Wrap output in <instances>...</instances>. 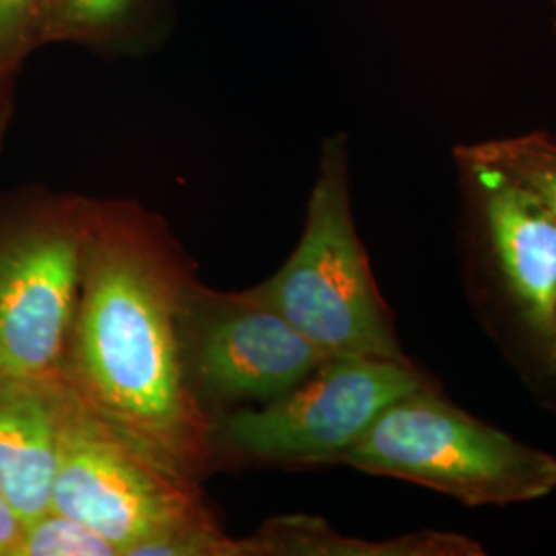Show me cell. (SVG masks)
Instances as JSON below:
<instances>
[{"label":"cell","instance_id":"cell-1","mask_svg":"<svg viewBox=\"0 0 556 556\" xmlns=\"http://www.w3.org/2000/svg\"><path fill=\"white\" fill-rule=\"evenodd\" d=\"M178 299L157 256L118 225L89 227L73 326V388L181 472L200 456L199 413L184 379Z\"/></svg>","mask_w":556,"mask_h":556},{"label":"cell","instance_id":"cell-2","mask_svg":"<svg viewBox=\"0 0 556 556\" xmlns=\"http://www.w3.org/2000/svg\"><path fill=\"white\" fill-rule=\"evenodd\" d=\"M243 299L277 312L328 357L410 361L355 229L344 135L324 144L305 227L291 258Z\"/></svg>","mask_w":556,"mask_h":556},{"label":"cell","instance_id":"cell-3","mask_svg":"<svg viewBox=\"0 0 556 556\" xmlns=\"http://www.w3.org/2000/svg\"><path fill=\"white\" fill-rule=\"evenodd\" d=\"M342 462L470 507L528 503L556 491V456L464 413L435 386L392 402Z\"/></svg>","mask_w":556,"mask_h":556},{"label":"cell","instance_id":"cell-4","mask_svg":"<svg viewBox=\"0 0 556 556\" xmlns=\"http://www.w3.org/2000/svg\"><path fill=\"white\" fill-rule=\"evenodd\" d=\"M50 509L89 526L126 556L202 517L178 470L126 438L73 386L60 388L59 466Z\"/></svg>","mask_w":556,"mask_h":556},{"label":"cell","instance_id":"cell-5","mask_svg":"<svg viewBox=\"0 0 556 556\" xmlns=\"http://www.w3.org/2000/svg\"><path fill=\"white\" fill-rule=\"evenodd\" d=\"M425 386L410 361L330 357L264 408L220 418L213 438L262 459L342 462L392 402Z\"/></svg>","mask_w":556,"mask_h":556},{"label":"cell","instance_id":"cell-6","mask_svg":"<svg viewBox=\"0 0 556 556\" xmlns=\"http://www.w3.org/2000/svg\"><path fill=\"white\" fill-rule=\"evenodd\" d=\"M83 229L38 227L0 248V379H50L73 337Z\"/></svg>","mask_w":556,"mask_h":556},{"label":"cell","instance_id":"cell-7","mask_svg":"<svg viewBox=\"0 0 556 556\" xmlns=\"http://www.w3.org/2000/svg\"><path fill=\"white\" fill-rule=\"evenodd\" d=\"M456 161L495 277L542 363L556 342V217L497 165Z\"/></svg>","mask_w":556,"mask_h":556},{"label":"cell","instance_id":"cell-8","mask_svg":"<svg viewBox=\"0 0 556 556\" xmlns=\"http://www.w3.org/2000/svg\"><path fill=\"white\" fill-rule=\"evenodd\" d=\"M328 358L277 312L241 298L200 324L192 369L211 396L275 400Z\"/></svg>","mask_w":556,"mask_h":556},{"label":"cell","instance_id":"cell-9","mask_svg":"<svg viewBox=\"0 0 556 556\" xmlns=\"http://www.w3.org/2000/svg\"><path fill=\"white\" fill-rule=\"evenodd\" d=\"M50 379H0V495L21 523L52 507L60 390Z\"/></svg>","mask_w":556,"mask_h":556},{"label":"cell","instance_id":"cell-10","mask_svg":"<svg viewBox=\"0 0 556 556\" xmlns=\"http://www.w3.org/2000/svg\"><path fill=\"white\" fill-rule=\"evenodd\" d=\"M151 0H43L38 46L73 41L122 48L137 38Z\"/></svg>","mask_w":556,"mask_h":556},{"label":"cell","instance_id":"cell-11","mask_svg":"<svg viewBox=\"0 0 556 556\" xmlns=\"http://www.w3.org/2000/svg\"><path fill=\"white\" fill-rule=\"evenodd\" d=\"M285 548L301 555H371V556H482L484 546L466 534L422 530L388 542L346 540L326 530L324 523L301 519L282 530Z\"/></svg>","mask_w":556,"mask_h":556},{"label":"cell","instance_id":"cell-12","mask_svg":"<svg viewBox=\"0 0 556 556\" xmlns=\"http://www.w3.org/2000/svg\"><path fill=\"white\" fill-rule=\"evenodd\" d=\"M454 157L493 163L534 190L556 217V139L546 132H528L507 139L462 144Z\"/></svg>","mask_w":556,"mask_h":556},{"label":"cell","instance_id":"cell-13","mask_svg":"<svg viewBox=\"0 0 556 556\" xmlns=\"http://www.w3.org/2000/svg\"><path fill=\"white\" fill-rule=\"evenodd\" d=\"M13 556H118V551L89 526L48 509L23 526Z\"/></svg>","mask_w":556,"mask_h":556},{"label":"cell","instance_id":"cell-14","mask_svg":"<svg viewBox=\"0 0 556 556\" xmlns=\"http://www.w3.org/2000/svg\"><path fill=\"white\" fill-rule=\"evenodd\" d=\"M238 553H241L238 544H231L229 540L220 538L206 523L204 517L174 528L163 536L153 538L132 551V555L137 556H220Z\"/></svg>","mask_w":556,"mask_h":556},{"label":"cell","instance_id":"cell-15","mask_svg":"<svg viewBox=\"0 0 556 556\" xmlns=\"http://www.w3.org/2000/svg\"><path fill=\"white\" fill-rule=\"evenodd\" d=\"M43 0H0V73L38 46Z\"/></svg>","mask_w":556,"mask_h":556},{"label":"cell","instance_id":"cell-16","mask_svg":"<svg viewBox=\"0 0 556 556\" xmlns=\"http://www.w3.org/2000/svg\"><path fill=\"white\" fill-rule=\"evenodd\" d=\"M23 523L13 507L0 495V556L15 555Z\"/></svg>","mask_w":556,"mask_h":556},{"label":"cell","instance_id":"cell-17","mask_svg":"<svg viewBox=\"0 0 556 556\" xmlns=\"http://www.w3.org/2000/svg\"><path fill=\"white\" fill-rule=\"evenodd\" d=\"M540 367H542V371L548 376V379L553 381V386L556 388V342L553 351L548 353V357L540 363Z\"/></svg>","mask_w":556,"mask_h":556},{"label":"cell","instance_id":"cell-18","mask_svg":"<svg viewBox=\"0 0 556 556\" xmlns=\"http://www.w3.org/2000/svg\"><path fill=\"white\" fill-rule=\"evenodd\" d=\"M555 29H556V0H555Z\"/></svg>","mask_w":556,"mask_h":556}]
</instances>
